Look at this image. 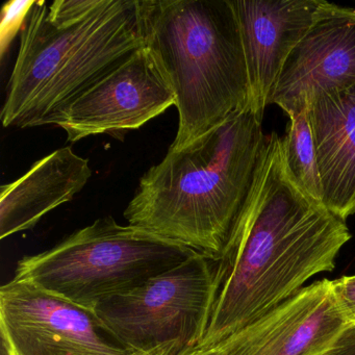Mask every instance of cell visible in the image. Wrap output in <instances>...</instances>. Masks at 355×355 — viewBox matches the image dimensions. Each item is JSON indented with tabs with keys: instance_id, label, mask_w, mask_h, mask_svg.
Masks as SVG:
<instances>
[{
	"instance_id": "obj_12",
	"label": "cell",
	"mask_w": 355,
	"mask_h": 355,
	"mask_svg": "<svg viewBox=\"0 0 355 355\" xmlns=\"http://www.w3.org/2000/svg\"><path fill=\"white\" fill-rule=\"evenodd\" d=\"M309 114L323 205L346 221L355 213V86L318 95Z\"/></svg>"
},
{
	"instance_id": "obj_18",
	"label": "cell",
	"mask_w": 355,
	"mask_h": 355,
	"mask_svg": "<svg viewBox=\"0 0 355 355\" xmlns=\"http://www.w3.org/2000/svg\"><path fill=\"white\" fill-rule=\"evenodd\" d=\"M128 355H178L175 351L171 348H159L150 351H138V352H132Z\"/></svg>"
},
{
	"instance_id": "obj_20",
	"label": "cell",
	"mask_w": 355,
	"mask_h": 355,
	"mask_svg": "<svg viewBox=\"0 0 355 355\" xmlns=\"http://www.w3.org/2000/svg\"><path fill=\"white\" fill-rule=\"evenodd\" d=\"M0 355H8L7 351L5 350L3 346H1V349H0Z\"/></svg>"
},
{
	"instance_id": "obj_9",
	"label": "cell",
	"mask_w": 355,
	"mask_h": 355,
	"mask_svg": "<svg viewBox=\"0 0 355 355\" xmlns=\"http://www.w3.org/2000/svg\"><path fill=\"white\" fill-rule=\"evenodd\" d=\"M355 86V9L323 0L306 34L284 64L271 103L286 115L315 96Z\"/></svg>"
},
{
	"instance_id": "obj_15",
	"label": "cell",
	"mask_w": 355,
	"mask_h": 355,
	"mask_svg": "<svg viewBox=\"0 0 355 355\" xmlns=\"http://www.w3.org/2000/svg\"><path fill=\"white\" fill-rule=\"evenodd\" d=\"M35 0H13L6 3L3 8V20L0 26V55L5 57L12 41L18 33H21L26 16Z\"/></svg>"
},
{
	"instance_id": "obj_6",
	"label": "cell",
	"mask_w": 355,
	"mask_h": 355,
	"mask_svg": "<svg viewBox=\"0 0 355 355\" xmlns=\"http://www.w3.org/2000/svg\"><path fill=\"white\" fill-rule=\"evenodd\" d=\"M217 261L197 253L136 290L97 305L95 313L130 352L171 348L176 354L202 340L215 298Z\"/></svg>"
},
{
	"instance_id": "obj_19",
	"label": "cell",
	"mask_w": 355,
	"mask_h": 355,
	"mask_svg": "<svg viewBox=\"0 0 355 355\" xmlns=\"http://www.w3.org/2000/svg\"><path fill=\"white\" fill-rule=\"evenodd\" d=\"M180 355H221V350L218 347L215 348L207 349V350H200V349H193L186 353H182Z\"/></svg>"
},
{
	"instance_id": "obj_1",
	"label": "cell",
	"mask_w": 355,
	"mask_h": 355,
	"mask_svg": "<svg viewBox=\"0 0 355 355\" xmlns=\"http://www.w3.org/2000/svg\"><path fill=\"white\" fill-rule=\"evenodd\" d=\"M351 239L346 221L311 199L286 165L284 140L266 136L244 207L218 257L209 326L196 349L215 348L331 272Z\"/></svg>"
},
{
	"instance_id": "obj_13",
	"label": "cell",
	"mask_w": 355,
	"mask_h": 355,
	"mask_svg": "<svg viewBox=\"0 0 355 355\" xmlns=\"http://www.w3.org/2000/svg\"><path fill=\"white\" fill-rule=\"evenodd\" d=\"M89 161L71 147L39 159L0 192V239L32 230L47 214L69 202L92 178Z\"/></svg>"
},
{
	"instance_id": "obj_5",
	"label": "cell",
	"mask_w": 355,
	"mask_h": 355,
	"mask_svg": "<svg viewBox=\"0 0 355 355\" xmlns=\"http://www.w3.org/2000/svg\"><path fill=\"white\" fill-rule=\"evenodd\" d=\"M197 253L113 217L99 218L53 248L22 257L13 278L94 311Z\"/></svg>"
},
{
	"instance_id": "obj_16",
	"label": "cell",
	"mask_w": 355,
	"mask_h": 355,
	"mask_svg": "<svg viewBox=\"0 0 355 355\" xmlns=\"http://www.w3.org/2000/svg\"><path fill=\"white\" fill-rule=\"evenodd\" d=\"M332 295L348 323L355 324V275L343 276L330 282Z\"/></svg>"
},
{
	"instance_id": "obj_8",
	"label": "cell",
	"mask_w": 355,
	"mask_h": 355,
	"mask_svg": "<svg viewBox=\"0 0 355 355\" xmlns=\"http://www.w3.org/2000/svg\"><path fill=\"white\" fill-rule=\"evenodd\" d=\"M175 105V95L148 49L137 51L53 119L70 143L137 130Z\"/></svg>"
},
{
	"instance_id": "obj_7",
	"label": "cell",
	"mask_w": 355,
	"mask_h": 355,
	"mask_svg": "<svg viewBox=\"0 0 355 355\" xmlns=\"http://www.w3.org/2000/svg\"><path fill=\"white\" fill-rule=\"evenodd\" d=\"M1 346L8 355H128L95 311L12 278L0 288Z\"/></svg>"
},
{
	"instance_id": "obj_3",
	"label": "cell",
	"mask_w": 355,
	"mask_h": 355,
	"mask_svg": "<svg viewBox=\"0 0 355 355\" xmlns=\"http://www.w3.org/2000/svg\"><path fill=\"white\" fill-rule=\"evenodd\" d=\"M266 142L263 118L236 112L184 148L168 150L124 211L130 225L217 259L244 207Z\"/></svg>"
},
{
	"instance_id": "obj_17",
	"label": "cell",
	"mask_w": 355,
	"mask_h": 355,
	"mask_svg": "<svg viewBox=\"0 0 355 355\" xmlns=\"http://www.w3.org/2000/svg\"><path fill=\"white\" fill-rule=\"evenodd\" d=\"M324 355H355V324L345 328Z\"/></svg>"
},
{
	"instance_id": "obj_14",
	"label": "cell",
	"mask_w": 355,
	"mask_h": 355,
	"mask_svg": "<svg viewBox=\"0 0 355 355\" xmlns=\"http://www.w3.org/2000/svg\"><path fill=\"white\" fill-rule=\"evenodd\" d=\"M288 117L290 128L282 138L286 165L299 187L311 199L323 205V188L309 107Z\"/></svg>"
},
{
	"instance_id": "obj_2",
	"label": "cell",
	"mask_w": 355,
	"mask_h": 355,
	"mask_svg": "<svg viewBox=\"0 0 355 355\" xmlns=\"http://www.w3.org/2000/svg\"><path fill=\"white\" fill-rule=\"evenodd\" d=\"M144 49L141 0H35L1 111L5 128L49 125Z\"/></svg>"
},
{
	"instance_id": "obj_11",
	"label": "cell",
	"mask_w": 355,
	"mask_h": 355,
	"mask_svg": "<svg viewBox=\"0 0 355 355\" xmlns=\"http://www.w3.org/2000/svg\"><path fill=\"white\" fill-rule=\"evenodd\" d=\"M323 0H232L249 80V105L263 118L286 60Z\"/></svg>"
},
{
	"instance_id": "obj_4",
	"label": "cell",
	"mask_w": 355,
	"mask_h": 355,
	"mask_svg": "<svg viewBox=\"0 0 355 355\" xmlns=\"http://www.w3.org/2000/svg\"><path fill=\"white\" fill-rule=\"evenodd\" d=\"M144 47L175 95L184 148L248 109L249 80L232 0H141Z\"/></svg>"
},
{
	"instance_id": "obj_10",
	"label": "cell",
	"mask_w": 355,
	"mask_h": 355,
	"mask_svg": "<svg viewBox=\"0 0 355 355\" xmlns=\"http://www.w3.org/2000/svg\"><path fill=\"white\" fill-rule=\"evenodd\" d=\"M348 323L330 280L313 282L218 345L221 355H324Z\"/></svg>"
}]
</instances>
